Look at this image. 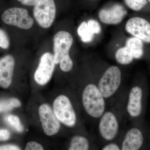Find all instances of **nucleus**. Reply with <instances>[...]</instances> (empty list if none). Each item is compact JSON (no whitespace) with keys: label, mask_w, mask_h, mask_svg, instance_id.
<instances>
[{"label":"nucleus","mask_w":150,"mask_h":150,"mask_svg":"<svg viewBox=\"0 0 150 150\" xmlns=\"http://www.w3.org/2000/svg\"><path fill=\"white\" fill-rule=\"evenodd\" d=\"M74 41L72 33L67 30L58 31L53 38L54 61L56 65L59 64L60 69L64 72H69L74 67V62L70 52Z\"/></svg>","instance_id":"nucleus-1"},{"label":"nucleus","mask_w":150,"mask_h":150,"mask_svg":"<svg viewBox=\"0 0 150 150\" xmlns=\"http://www.w3.org/2000/svg\"><path fill=\"white\" fill-rule=\"evenodd\" d=\"M97 85L105 99H109L116 93L121 85L122 72L116 65H108L98 72L93 70Z\"/></svg>","instance_id":"nucleus-2"},{"label":"nucleus","mask_w":150,"mask_h":150,"mask_svg":"<svg viewBox=\"0 0 150 150\" xmlns=\"http://www.w3.org/2000/svg\"><path fill=\"white\" fill-rule=\"evenodd\" d=\"M105 100L97 85L93 74L92 81L86 85L82 93L84 109L90 117L99 119L106 110Z\"/></svg>","instance_id":"nucleus-3"},{"label":"nucleus","mask_w":150,"mask_h":150,"mask_svg":"<svg viewBox=\"0 0 150 150\" xmlns=\"http://www.w3.org/2000/svg\"><path fill=\"white\" fill-rule=\"evenodd\" d=\"M124 42L115 48L114 59L119 64H130L135 59H139L144 54V42L139 38L131 36L126 37Z\"/></svg>","instance_id":"nucleus-4"},{"label":"nucleus","mask_w":150,"mask_h":150,"mask_svg":"<svg viewBox=\"0 0 150 150\" xmlns=\"http://www.w3.org/2000/svg\"><path fill=\"white\" fill-rule=\"evenodd\" d=\"M4 24L23 30L31 28L34 24V19L24 8L13 7L5 10L1 16Z\"/></svg>","instance_id":"nucleus-5"},{"label":"nucleus","mask_w":150,"mask_h":150,"mask_svg":"<svg viewBox=\"0 0 150 150\" xmlns=\"http://www.w3.org/2000/svg\"><path fill=\"white\" fill-rule=\"evenodd\" d=\"M33 7V17L38 24L45 29L51 27L57 11L55 0H38Z\"/></svg>","instance_id":"nucleus-6"},{"label":"nucleus","mask_w":150,"mask_h":150,"mask_svg":"<svg viewBox=\"0 0 150 150\" xmlns=\"http://www.w3.org/2000/svg\"><path fill=\"white\" fill-rule=\"evenodd\" d=\"M98 130L100 137L105 142H112L120 130L119 116L115 110H105L98 119Z\"/></svg>","instance_id":"nucleus-7"},{"label":"nucleus","mask_w":150,"mask_h":150,"mask_svg":"<svg viewBox=\"0 0 150 150\" xmlns=\"http://www.w3.org/2000/svg\"><path fill=\"white\" fill-rule=\"evenodd\" d=\"M128 14L126 6L113 2L105 5L97 13V19L101 24L115 25L121 24Z\"/></svg>","instance_id":"nucleus-8"},{"label":"nucleus","mask_w":150,"mask_h":150,"mask_svg":"<svg viewBox=\"0 0 150 150\" xmlns=\"http://www.w3.org/2000/svg\"><path fill=\"white\" fill-rule=\"evenodd\" d=\"M53 109L59 121L67 127H74L77 121V115L70 99L66 96L57 97L53 103Z\"/></svg>","instance_id":"nucleus-9"},{"label":"nucleus","mask_w":150,"mask_h":150,"mask_svg":"<svg viewBox=\"0 0 150 150\" xmlns=\"http://www.w3.org/2000/svg\"><path fill=\"white\" fill-rule=\"evenodd\" d=\"M124 30L127 34L150 44V22L141 16H134L126 20Z\"/></svg>","instance_id":"nucleus-10"},{"label":"nucleus","mask_w":150,"mask_h":150,"mask_svg":"<svg viewBox=\"0 0 150 150\" xmlns=\"http://www.w3.org/2000/svg\"><path fill=\"white\" fill-rule=\"evenodd\" d=\"M102 31L101 23L93 18L81 22L77 29V33L81 41L87 45L93 44L100 37Z\"/></svg>","instance_id":"nucleus-11"},{"label":"nucleus","mask_w":150,"mask_h":150,"mask_svg":"<svg viewBox=\"0 0 150 150\" xmlns=\"http://www.w3.org/2000/svg\"><path fill=\"white\" fill-rule=\"evenodd\" d=\"M56 65L53 54L46 52L42 54L34 74L36 83L41 86L48 83L52 78Z\"/></svg>","instance_id":"nucleus-12"},{"label":"nucleus","mask_w":150,"mask_h":150,"mask_svg":"<svg viewBox=\"0 0 150 150\" xmlns=\"http://www.w3.org/2000/svg\"><path fill=\"white\" fill-rule=\"evenodd\" d=\"M38 113L44 133L48 136L58 133L61 124L54 111L48 105H41L38 109Z\"/></svg>","instance_id":"nucleus-13"},{"label":"nucleus","mask_w":150,"mask_h":150,"mask_svg":"<svg viewBox=\"0 0 150 150\" xmlns=\"http://www.w3.org/2000/svg\"><path fill=\"white\" fill-rule=\"evenodd\" d=\"M143 91L139 86L130 90L126 105V111L130 117L135 118L141 115L142 111Z\"/></svg>","instance_id":"nucleus-14"},{"label":"nucleus","mask_w":150,"mask_h":150,"mask_svg":"<svg viewBox=\"0 0 150 150\" xmlns=\"http://www.w3.org/2000/svg\"><path fill=\"white\" fill-rule=\"evenodd\" d=\"M15 60L13 56L8 54L0 59V87L7 88L12 82Z\"/></svg>","instance_id":"nucleus-15"},{"label":"nucleus","mask_w":150,"mask_h":150,"mask_svg":"<svg viewBox=\"0 0 150 150\" xmlns=\"http://www.w3.org/2000/svg\"><path fill=\"white\" fill-rule=\"evenodd\" d=\"M144 137L142 131L137 128H132L126 131L121 142V150H138L142 147Z\"/></svg>","instance_id":"nucleus-16"},{"label":"nucleus","mask_w":150,"mask_h":150,"mask_svg":"<svg viewBox=\"0 0 150 150\" xmlns=\"http://www.w3.org/2000/svg\"><path fill=\"white\" fill-rule=\"evenodd\" d=\"M90 149V143L87 138L76 135L72 138L70 143L69 150H88Z\"/></svg>","instance_id":"nucleus-17"},{"label":"nucleus","mask_w":150,"mask_h":150,"mask_svg":"<svg viewBox=\"0 0 150 150\" xmlns=\"http://www.w3.org/2000/svg\"><path fill=\"white\" fill-rule=\"evenodd\" d=\"M21 106V103L16 98L0 100V112H7L12 110L14 108Z\"/></svg>","instance_id":"nucleus-18"},{"label":"nucleus","mask_w":150,"mask_h":150,"mask_svg":"<svg viewBox=\"0 0 150 150\" xmlns=\"http://www.w3.org/2000/svg\"><path fill=\"white\" fill-rule=\"evenodd\" d=\"M127 8L134 11H141L146 7L148 0H123Z\"/></svg>","instance_id":"nucleus-19"},{"label":"nucleus","mask_w":150,"mask_h":150,"mask_svg":"<svg viewBox=\"0 0 150 150\" xmlns=\"http://www.w3.org/2000/svg\"><path fill=\"white\" fill-rule=\"evenodd\" d=\"M8 122L11 126L18 132L23 131V127L22 125L19 118L16 115H9L7 117Z\"/></svg>","instance_id":"nucleus-20"},{"label":"nucleus","mask_w":150,"mask_h":150,"mask_svg":"<svg viewBox=\"0 0 150 150\" xmlns=\"http://www.w3.org/2000/svg\"><path fill=\"white\" fill-rule=\"evenodd\" d=\"M10 45V39L8 34L4 30L0 28V48L7 50Z\"/></svg>","instance_id":"nucleus-21"},{"label":"nucleus","mask_w":150,"mask_h":150,"mask_svg":"<svg viewBox=\"0 0 150 150\" xmlns=\"http://www.w3.org/2000/svg\"><path fill=\"white\" fill-rule=\"evenodd\" d=\"M44 149L42 145L35 142H28L25 146V150H43Z\"/></svg>","instance_id":"nucleus-22"},{"label":"nucleus","mask_w":150,"mask_h":150,"mask_svg":"<svg viewBox=\"0 0 150 150\" xmlns=\"http://www.w3.org/2000/svg\"><path fill=\"white\" fill-rule=\"evenodd\" d=\"M101 150H121V146L114 142H109L104 145Z\"/></svg>","instance_id":"nucleus-23"},{"label":"nucleus","mask_w":150,"mask_h":150,"mask_svg":"<svg viewBox=\"0 0 150 150\" xmlns=\"http://www.w3.org/2000/svg\"><path fill=\"white\" fill-rule=\"evenodd\" d=\"M23 5L33 7L35 5L38 0H17Z\"/></svg>","instance_id":"nucleus-24"},{"label":"nucleus","mask_w":150,"mask_h":150,"mask_svg":"<svg viewBox=\"0 0 150 150\" xmlns=\"http://www.w3.org/2000/svg\"><path fill=\"white\" fill-rule=\"evenodd\" d=\"M10 134L8 130L6 129L0 130V141H6L10 138Z\"/></svg>","instance_id":"nucleus-25"},{"label":"nucleus","mask_w":150,"mask_h":150,"mask_svg":"<svg viewBox=\"0 0 150 150\" xmlns=\"http://www.w3.org/2000/svg\"><path fill=\"white\" fill-rule=\"evenodd\" d=\"M0 150H19L20 148L13 145H7L0 146Z\"/></svg>","instance_id":"nucleus-26"},{"label":"nucleus","mask_w":150,"mask_h":150,"mask_svg":"<svg viewBox=\"0 0 150 150\" xmlns=\"http://www.w3.org/2000/svg\"><path fill=\"white\" fill-rule=\"evenodd\" d=\"M88 2L90 3V4H94L96 3L98 1H99L100 0H86Z\"/></svg>","instance_id":"nucleus-27"},{"label":"nucleus","mask_w":150,"mask_h":150,"mask_svg":"<svg viewBox=\"0 0 150 150\" xmlns=\"http://www.w3.org/2000/svg\"><path fill=\"white\" fill-rule=\"evenodd\" d=\"M148 1L150 3V0H148Z\"/></svg>","instance_id":"nucleus-28"}]
</instances>
